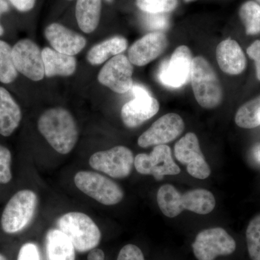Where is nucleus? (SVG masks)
I'll list each match as a JSON object with an SVG mask.
<instances>
[{
    "label": "nucleus",
    "mask_w": 260,
    "mask_h": 260,
    "mask_svg": "<svg viewBox=\"0 0 260 260\" xmlns=\"http://www.w3.org/2000/svg\"><path fill=\"white\" fill-rule=\"evenodd\" d=\"M191 246L197 259L215 260L218 256L232 254L237 243L225 229L216 227L200 232Z\"/></svg>",
    "instance_id": "0eeeda50"
},
{
    "label": "nucleus",
    "mask_w": 260,
    "mask_h": 260,
    "mask_svg": "<svg viewBox=\"0 0 260 260\" xmlns=\"http://www.w3.org/2000/svg\"><path fill=\"white\" fill-rule=\"evenodd\" d=\"M133 64L129 58L119 54L103 67L98 75V80L115 93H126L133 88Z\"/></svg>",
    "instance_id": "ddd939ff"
},
{
    "label": "nucleus",
    "mask_w": 260,
    "mask_h": 260,
    "mask_svg": "<svg viewBox=\"0 0 260 260\" xmlns=\"http://www.w3.org/2000/svg\"><path fill=\"white\" fill-rule=\"evenodd\" d=\"M256 3H258L260 5V0H255Z\"/></svg>",
    "instance_id": "a19ab883"
},
{
    "label": "nucleus",
    "mask_w": 260,
    "mask_h": 260,
    "mask_svg": "<svg viewBox=\"0 0 260 260\" xmlns=\"http://www.w3.org/2000/svg\"><path fill=\"white\" fill-rule=\"evenodd\" d=\"M248 55L255 62L256 78L260 81V40L256 41L248 47Z\"/></svg>",
    "instance_id": "473e14b6"
},
{
    "label": "nucleus",
    "mask_w": 260,
    "mask_h": 260,
    "mask_svg": "<svg viewBox=\"0 0 260 260\" xmlns=\"http://www.w3.org/2000/svg\"><path fill=\"white\" fill-rule=\"evenodd\" d=\"M160 109L157 99L152 96L136 97L126 103L121 109L123 122L129 128L138 127L153 117Z\"/></svg>",
    "instance_id": "f3484780"
},
{
    "label": "nucleus",
    "mask_w": 260,
    "mask_h": 260,
    "mask_svg": "<svg viewBox=\"0 0 260 260\" xmlns=\"http://www.w3.org/2000/svg\"><path fill=\"white\" fill-rule=\"evenodd\" d=\"M10 6L6 0H0V15L4 14L7 12L9 11ZM5 34V29L3 25L0 23V37L3 36Z\"/></svg>",
    "instance_id": "e433bc0d"
},
{
    "label": "nucleus",
    "mask_w": 260,
    "mask_h": 260,
    "mask_svg": "<svg viewBox=\"0 0 260 260\" xmlns=\"http://www.w3.org/2000/svg\"><path fill=\"white\" fill-rule=\"evenodd\" d=\"M235 122L244 129H252L260 125V95L239 108Z\"/></svg>",
    "instance_id": "b1692460"
},
{
    "label": "nucleus",
    "mask_w": 260,
    "mask_h": 260,
    "mask_svg": "<svg viewBox=\"0 0 260 260\" xmlns=\"http://www.w3.org/2000/svg\"><path fill=\"white\" fill-rule=\"evenodd\" d=\"M116 260H145L144 254L138 246L127 244L121 248Z\"/></svg>",
    "instance_id": "7c9ffc66"
},
{
    "label": "nucleus",
    "mask_w": 260,
    "mask_h": 260,
    "mask_svg": "<svg viewBox=\"0 0 260 260\" xmlns=\"http://www.w3.org/2000/svg\"><path fill=\"white\" fill-rule=\"evenodd\" d=\"M106 1H107L108 3H112L114 0H106Z\"/></svg>",
    "instance_id": "ea45409f"
},
{
    "label": "nucleus",
    "mask_w": 260,
    "mask_h": 260,
    "mask_svg": "<svg viewBox=\"0 0 260 260\" xmlns=\"http://www.w3.org/2000/svg\"><path fill=\"white\" fill-rule=\"evenodd\" d=\"M132 93L134 95L135 98L136 97H145L151 95L150 91L145 88V86L141 85H133V88L131 89Z\"/></svg>",
    "instance_id": "f704fd0d"
},
{
    "label": "nucleus",
    "mask_w": 260,
    "mask_h": 260,
    "mask_svg": "<svg viewBox=\"0 0 260 260\" xmlns=\"http://www.w3.org/2000/svg\"><path fill=\"white\" fill-rule=\"evenodd\" d=\"M167 46L165 34L160 31L150 32L129 48L128 58L133 64L145 66L158 57L166 50Z\"/></svg>",
    "instance_id": "2eb2a0df"
},
{
    "label": "nucleus",
    "mask_w": 260,
    "mask_h": 260,
    "mask_svg": "<svg viewBox=\"0 0 260 260\" xmlns=\"http://www.w3.org/2000/svg\"><path fill=\"white\" fill-rule=\"evenodd\" d=\"M190 80L195 99L202 107L214 109L221 104V85L215 70L203 56L193 59Z\"/></svg>",
    "instance_id": "20e7f679"
},
{
    "label": "nucleus",
    "mask_w": 260,
    "mask_h": 260,
    "mask_svg": "<svg viewBox=\"0 0 260 260\" xmlns=\"http://www.w3.org/2000/svg\"><path fill=\"white\" fill-rule=\"evenodd\" d=\"M47 260H75V249L59 229H51L46 237Z\"/></svg>",
    "instance_id": "412c9836"
},
{
    "label": "nucleus",
    "mask_w": 260,
    "mask_h": 260,
    "mask_svg": "<svg viewBox=\"0 0 260 260\" xmlns=\"http://www.w3.org/2000/svg\"><path fill=\"white\" fill-rule=\"evenodd\" d=\"M127 41L122 37H114L94 46L88 51L87 59L90 64H102L111 56L121 54L127 48Z\"/></svg>",
    "instance_id": "5701e85b"
},
{
    "label": "nucleus",
    "mask_w": 260,
    "mask_h": 260,
    "mask_svg": "<svg viewBox=\"0 0 260 260\" xmlns=\"http://www.w3.org/2000/svg\"><path fill=\"white\" fill-rule=\"evenodd\" d=\"M184 122L179 114H171L159 118L138 138L141 148L165 145L177 138L184 129Z\"/></svg>",
    "instance_id": "4468645a"
},
{
    "label": "nucleus",
    "mask_w": 260,
    "mask_h": 260,
    "mask_svg": "<svg viewBox=\"0 0 260 260\" xmlns=\"http://www.w3.org/2000/svg\"><path fill=\"white\" fill-rule=\"evenodd\" d=\"M216 58L220 69L226 74L239 75L245 70V55L235 40L226 39L220 43L216 49Z\"/></svg>",
    "instance_id": "a211bd4d"
},
{
    "label": "nucleus",
    "mask_w": 260,
    "mask_h": 260,
    "mask_svg": "<svg viewBox=\"0 0 260 260\" xmlns=\"http://www.w3.org/2000/svg\"><path fill=\"white\" fill-rule=\"evenodd\" d=\"M22 112L6 88L0 87V135L9 137L20 125Z\"/></svg>",
    "instance_id": "6ab92c4d"
},
{
    "label": "nucleus",
    "mask_w": 260,
    "mask_h": 260,
    "mask_svg": "<svg viewBox=\"0 0 260 260\" xmlns=\"http://www.w3.org/2000/svg\"><path fill=\"white\" fill-rule=\"evenodd\" d=\"M41 134L56 152L70 153L78 140V129L73 115L63 108L49 109L38 121Z\"/></svg>",
    "instance_id": "f03ea898"
},
{
    "label": "nucleus",
    "mask_w": 260,
    "mask_h": 260,
    "mask_svg": "<svg viewBox=\"0 0 260 260\" xmlns=\"http://www.w3.org/2000/svg\"><path fill=\"white\" fill-rule=\"evenodd\" d=\"M137 6L149 14L170 13L177 7V0H136Z\"/></svg>",
    "instance_id": "cd10ccee"
},
{
    "label": "nucleus",
    "mask_w": 260,
    "mask_h": 260,
    "mask_svg": "<svg viewBox=\"0 0 260 260\" xmlns=\"http://www.w3.org/2000/svg\"><path fill=\"white\" fill-rule=\"evenodd\" d=\"M12 155L10 150L0 145V184H7L11 181Z\"/></svg>",
    "instance_id": "c85d7f7f"
},
{
    "label": "nucleus",
    "mask_w": 260,
    "mask_h": 260,
    "mask_svg": "<svg viewBox=\"0 0 260 260\" xmlns=\"http://www.w3.org/2000/svg\"><path fill=\"white\" fill-rule=\"evenodd\" d=\"M105 254L100 249H93L88 254V260H104Z\"/></svg>",
    "instance_id": "c9c22d12"
},
{
    "label": "nucleus",
    "mask_w": 260,
    "mask_h": 260,
    "mask_svg": "<svg viewBox=\"0 0 260 260\" xmlns=\"http://www.w3.org/2000/svg\"><path fill=\"white\" fill-rule=\"evenodd\" d=\"M0 260H8L3 254H0Z\"/></svg>",
    "instance_id": "58836bf2"
},
{
    "label": "nucleus",
    "mask_w": 260,
    "mask_h": 260,
    "mask_svg": "<svg viewBox=\"0 0 260 260\" xmlns=\"http://www.w3.org/2000/svg\"><path fill=\"white\" fill-rule=\"evenodd\" d=\"M255 157L256 160L260 162V146L256 149L255 151Z\"/></svg>",
    "instance_id": "4c0bfd02"
},
{
    "label": "nucleus",
    "mask_w": 260,
    "mask_h": 260,
    "mask_svg": "<svg viewBox=\"0 0 260 260\" xmlns=\"http://www.w3.org/2000/svg\"><path fill=\"white\" fill-rule=\"evenodd\" d=\"M38 203L35 192L23 189L15 193L5 206L1 217L3 232L14 234L25 229L31 222Z\"/></svg>",
    "instance_id": "39448f33"
},
{
    "label": "nucleus",
    "mask_w": 260,
    "mask_h": 260,
    "mask_svg": "<svg viewBox=\"0 0 260 260\" xmlns=\"http://www.w3.org/2000/svg\"><path fill=\"white\" fill-rule=\"evenodd\" d=\"M17 260H41L38 246L32 243H27L20 248Z\"/></svg>",
    "instance_id": "2f4dec72"
},
{
    "label": "nucleus",
    "mask_w": 260,
    "mask_h": 260,
    "mask_svg": "<svg viewBox=\"0 0 260 260\" xmlns=\"http://www.w3.org/2000/svg\"><path fill=\"white\" fill-rule=\"evenodd\" d=\"M102 12V0H78L75 15L80 28L90 34L97 28Z\"/></svg>",
    "instance_id": "4be33fe9"
},
{
    "label": "nucleus",
    "mask_w": 260,
    "mask_h": 260,
    "mask_svg": "<svg viewBox=\"0 0 260 260\" xmlns=\"http://www.w3.org/2000/svg\"><path fill=\"white\" fill-rule=\"evenodd\" d=\"M239 14L247 35L259 34L260 5L258 3L251 0L246 2L241 6Z\"/></svg>",
    "instance_id": "393cba45"
},
{
    "label": "nucleus",
    "mask_w": 260,
    "mask_h": 260,
    "mask_svg": "<svg viewBox=\"0 0 260 260\" xmlns=\"http://www.w3.org/2000/svg\"><path fill=\"white\" fill-rule=\"evenodd\" d=\"M45 37L53 49L68 55L75 56L86 45V39L78 32L59 23H51L45 29Z\"/></svg>",
    "instance_id": "dca6fc26"
},
{
    "label": "nucleus",
    "mask_w": 260,
    "mask_h": 260,
    "mask_svg": "<svg viewBox=\"0 0 260 260\" xmlns=\"http://www.w3.org/2000/svg\"><path fill=\"white\" fill-rule=\"evenodd\" d=\"M12 56L18 73L32 81L42 80L45 76L42 51L30 39L17 42L12 48Z\"/></svg>",
    "instance_id": "f8f14e48"
},
{
    "label": "nucleus",
    "mask_w": 260,
    "mask_h": 260,
    "mask_svg": "<svg viewBox=\"0 0 260 260\" xmlns=\"http://www.w3.org/2000/svg\"><path fill=\"white\" fill-rule=\"evenodd\" d=\"M57 227L79 252L95 249L102 239L100 229L93 219L80 212L63 215L57 220Z\"/></svg>",
    "instance_id": "7ed1b4c3"
},
{
    "label": "nucleus",
    "mask_w": 260,
    "mask_h": 260,
    "mask_svg": "<svg viewBox=\"0 0 260 260\" xmlns=\"http://www.w3.org/2000/svg\"><path fill=\"white\" fill-rule=\"evenodd\" d=\"M157 203L162 214L175 218L184 210L199 215L211 213L215 207L213 193L205 189H196L181 194L172 184H164L157 192Z\"/></svg>",
    "instance_id": "f257e3e1"
},
{
    "label": "nucleus",
    "mask_w": 260,
    "mask_h": 260,
    "mask_svg": "<svg viewBox=\"0 0 260 260\" xmlns=\"http://www.w3.org/2000/svg\"><path fill=\"white\" fill-rule=\"evenodd\" d=\"M134 166L139 174L153 176L156 180L181 172L180 168L172 158L170 147L166 145L154 147L150 153L138 154L135 158Z\"/></svg>",
    "instance_id": "1a4fd4ad"
},
{
    "label": "nucleus",
    "mask_w": 260,
    "mask_h": 260,
    "mask_svg": "<svg viewBox=\"0 0 260 260\" xmlns=\"http://www.w3.org/2000/svg\"><path fill=\"white\" fill-rule=\"evenodd\" d=\"M192 60L189 48L186 46L177 47L170 59H165L160 64L159 81L168 88H181L190 80Z\"/></svg>",
    "instance_id": "9d476101"
},
{
    "label": "nucleus",
    "mask_w": 260,
    "mask_h": 260,
    "mask_svg": "<svg viewBox=\"0 0 260 260\" xmlns=\"http://www.w3.org/2000/svg\"><path fill=\"white\" fill-rule=\"evenodd\" d=\"M8 1L15 9L23 13L31 10L36 4V0H8Z\"/></svg>",
    "instance_id": "72a5a7b5"
},
{
    "label": "nucleus",
    "mask_w": 260,
    "mask_h": 260,
    "mask_svg": "<svg viewBox=\"0 0 260 260\" xmlns=\"http://www.w3.org/2000/svg\"><path fill=\"white\" fill-rule=\"evenodd\" d=\"M186 2H187V3H189V2L194 1V0H185Z\"/></svg>",
    "instance_id": "79ce46f5"
},
{
    "label": "nucleus",
    "mask_w": 260,
    "mask_h": 260,
    "mask_svg": "<svg viewBox=\"0 0 260 260\" xmlns=\"http://www.w3.org/2000/svg\"><path fill=\"white\" fill-rule=\"evenodd\" d=\"M12 48L9 44L0 39V83H13L18 76L12 56Z\"/></svg>",
    "instance_id": "a878e982"
},
{
    "label": "nucleus",
    "mask_w": 260,
    "mask_h": 260,
    "mask_svg": "<svg viewBox=\"0 0 260 260\" xmlns=\"http://www.w3.org/2000/svg\"><path fill=\"white\" fill-rule=\"evenodd\" d=\"M44 73L47 78L70 76L76 70L77 61L74 56L61 54L51 48L42 50Z\"/></svg>",
    "instance_id": "aec40b11"
},
{
    "label": "nucleus",
    "mask_w": 260,
    "mask_h": 260,
    "mask_svg": "<svg viewBox=\"0 0 260 260\" xmlns=\"http://www.w3.org/2000/svg\"><path fill=\"white\" fill-rule=\"evenodd\" d=\"M74 181L78 189L101 204L116 205L124 198V191L120 186L97 172L81 171L77 173Z\"/></svg>",
    "instance_id": "423d86ee"
},
{
    "label": "nucleus",
    "mask_w": 260,
    "mask_h": 260,
    "mask_svg": "<svg viewBox=\"0 0 260 260\" xmlns=\"http://www.w3.org/2000/svg\"><path fill=\"white\" fill-rule=\"evenodd\" d=\"M174 155L178 161L186 166L191 177L198 179L210 177L211 170L202 153L199 140L194 133H187L176 143Z\"/></svg>",
    "instance_id": "9b49d317"
},
{
    "label": "nucleus",
    "mask_w": 260,
    "mask_h": 260,
    "mask_svg": "<svg viewBox=\"0 0 260 260\" xmlns=\"http://www.w3.org/2000/svg\"><path fill=\"white\" fill-rule=\"evenodd\" d=\"M134 161L131 150L121 145L96 152L89 159V164L93 169L115 179L127 177L133 170Z\"/></svg>",
    "instance_id": "6e6552de"
},
{
    "label": "nucleus",
    "mask_w": 260,
    "mask_h": 260,
    "mask_svg": "<svg viewBox=\"0 0 260 260\" xmlns=\"http://www.w3.org/2000/svg\"><path fill=\"white\" fill-rule=\"evenodd\" d=\"M246 239L249 257L251 260H260V214L249 222Z\"/></svg>",
    "instance_id": "bb28decb"
},
{
    "label": "nucleus",
    "mask_w": 260,
    "mask_h": 260,
    "mask_svg": "<svg viewBox=\"0 0 260 260\" xmlns=\"http://www.w3.org/2000/svg\"><path fill=\"white\" fill-rule=\"evenodd\" d=\"M146 26L150 30H165L169 26V18L164 14H149L145 18Z\"/></svg>",
    "instance_id": "c756f323"
}]
</instances>
